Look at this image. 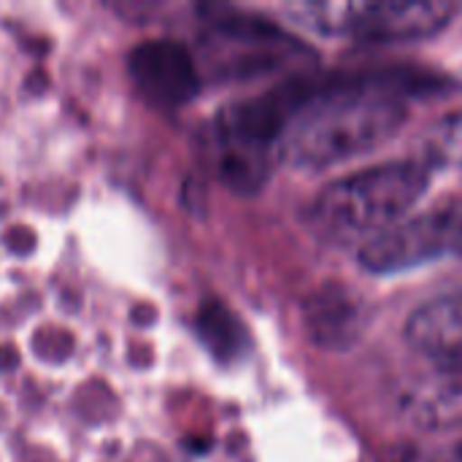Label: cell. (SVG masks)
<instances>
[{
	"instance_id": "cell-1",
	"label": "cell",
	"mask_w": 462,
	"mask_h": 462,
	"mask_svg": "<svg viewBox=\"0 0 462 462\" xmlns=\"http://www.w3.org/2000/svg\"><path fill=\"white\" fill-rule=\"evenodd\" d=\"M409 108L401 87L374 81L352 84H306L292 108L276 162L295 171H325L387 143L406 122Z\"/></svg>"
},
{
	"instance_id": "cell-2",
	"label": "cell",
	"mask_w": 462,
	"mask_h": 462,
	"mask_svg": "<svg viewBox=\"0 0 462 462\" xmlns=\"http://www.w3.org/2000/svg\"><path fill=\"white\" fill-rule=\"evenodd\" d=\"M430 165L401 160L365 168L328 184L311 206V219L330 236H379L406 219L430 187Z\"/></svg>"
},
{
	"instance_id": "cell-3",
	"label": "cell",
	"mask_w": 462,
	"mask_h": 462,
	"mask_svg": "<svg viewBox=\"0 0 462 462\" xmlns=\"http://www.w3.org/2000/svg\"><path fill=\"white\" fill-rule=\"evenodd\" d=\"M309 81L292 79L287 84L273 87L271 92L236 100L225 106L214 122L217 135V168L222 181L238 192L252 195L257 192L276 160V146L282 130L303 97Z\"/></svg>"
},
{
	"instance_id": "cell-4",
	"label": "cell",
	"mask_w": 462,
	"mask_h": 462,
	"mask_svg": "<svg viewBox=\"0 0 462 462\" xmlns=\"http://www.w3.org/2000/svg\"><path fill=\"white\" fill-rule=\"evenodd\" d=\"M460 5L447 0H333L298 5L292 14L300 24L322 35H349L371 43H403L441 32Z\"/></svg>"
},
{
	"instance_id": "cell-5",
	"label": "cell",
	"mask_w": 462,
	"mask_h": 462,
	"mask_svg": "<svg viewBox=\"0 0 462 462\" xmlns=\"http://www.w3.org/2000/svg\"><path fill=\"white\" fill-rule=\"evenodd\" d=\"M198 49L206 70L222 81H241L279 70L300 51L282 27L249 14L211 19L200 32Z\"/></svg>"
},
{
	"instance_id": "cell-6",
	"label": "cell",
	"mask_w": 462,
	"mask_h": 462,
	"mask_svg": "<svg viewBox=\"0 0 462 462\" xmlns=\"http://www.w3.org/2000/svg\"><path fill=\"white\" fill-rule=\"evenodd\" d=\"M447 254L462 257V206L436 208L387 227L360 249V265L371 273H403Z\"/></svg>"
},
{
	"instance_id": "cell-7",
	"label": "cell",
	"mask_w": 462,
	"mask_h": 462,
	"mask_svg": "<svg viewBox=\"0 0 462 462\" xmlns=\"http://www.w3.org/2000/svg\"><path fill=\"white\" fill-rule=\"evenodd\" d=\"M127 70L141 97L160 108H179L200 92L198 60L179 41L138 43L127 57Z\"/></svg>"
},
{
	"instance_id": "cell-8",
	"label": "cell",
	"mask_w": 462,
	"mask_h": 462,
	"mask_svg": "<svg viewBox=\"0 0 462 462\" xmlns=\"http://www.w3.org/2000/svg\"><path fill=\"white\" fill-rule=\"evenodd\" d=\"M406 336L422 355L462 371V290L420 306L409 317Z\"/></svg>"
},
{
	"instance_id": "cell-9",
	"label": "cell",
	"mask_w": 462,
	"mask_h": 462,
	"mask_svg": "<svg viewBox=\"0 0 462 462\" xmlns=\"http://www.w3.org/2000/svg\"><path fill=\"white\" fill-rule=\"evenodd\" d=\"M195 330H198V338L208 346V352L222 363H233V360L244 357L249 349L246 328L219 300H208L200 306Z\"/></svg>"
},
{
	"instance_id": "cell-10",
	"label": "cell",
	"mask_w": 462,
	"mask_h": 462,
	"mask_svg": "<svg viewBox=\"0 0 462 462\" xmlns=\"http://www.w3.org/2000/svg\"><path fill=\"white\" fill-rule=\"evenodd\" d=\"M422 152L430 168L444 165V168H462V108L455 114H447L444 119H439L425 141H422Z\"/></svg>"
},
{
	"instance_id": "cell-11",
	"label": "cell",
	"mask_w": 462,
	"mask_h": 462,
	"mask_svg": "<svg viewBox=\"0 0 462 462\" xmlns=\"http://www.w3.org/2000/svg\"><path fill=\"white\" fill-rule=\"evenodd\" d=\"M460 460H462V444H460Z\"/></svg>"
}]
</instances>
